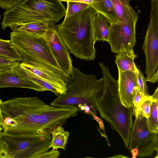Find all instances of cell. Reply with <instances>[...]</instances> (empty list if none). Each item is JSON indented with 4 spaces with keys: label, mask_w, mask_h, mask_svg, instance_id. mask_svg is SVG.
<instances>
[{
    "label": "cell",
    "mask_w": 158,
    "mask_h": 158,
    "mask_svg": "<svg viewBox=\"0 0 158 158\" xmlns=\"http://www.w3.org/2000/svg\"><path fill=\"white\" fill-rule=\"evenodd\" d=\"M19 64L18 61L0 55V73L13 69Z\"/></svg>",
    "instance_id": "cell-25"
},
{
    "label": "cell",
    "mask_w": 158,
    "mask_h": 158,
    "mask_svg": "<svg viewBox=\"0 0 158 158\" xmlns=\"http://www.w3.org/2000/svg\"><path fill=\"white\" fill-rule=\"evenodd\" d=\"M106 18L96 12L94 22V34L95 41H108L110 24Z\"/></svg>",
    "instance_id": "cell-17"
},
{
    "label": "cell",
    "mask_w": 158,
    "mask_h": 158,
    "mask_svg": "<svg viewBox=\"0 0 158 158\" xmlns=\"http://www.w3.org/2000/svg\"><path fill=\"white\" fill-rule=\"evenodd\" d=\"M19 65L55 87L60 94L65 93L67 85L63 77L58 73L49 69L23 62Z\"/></svg>",
    "instance_id": "cell-13"
},
{
    "label": "cell",
    "mask_w": 158,
    "mask_h": 158,
    "mask_svg": "<svg viewBox=\"0 0 158 158\" xmlns=\"http://www.w3.org/2000/svg\"><path fill=\"white\" fill-rule=\"evenodd\" d=\"M60 155V153L57 150L52 149L39 155L37 158H57Z\"/></svg>",
    "instance_id": "cell-29"
},
{
    "label": "cell",
    "mask_w": 158,
    "mask_h": 158,
    "mask_svg": "<svg viewBox=\"0 0 158 158\" xmlns=\"http://www.w3.org/2000/svg\"><path fill=\"white\" fill-rule=\"evenodd\" d=\"M13 70L20 76L28 79L45 89L47 91H50L58 96L60 94L58 90L49 84L33 74L31 72L26 69L19 65L14 68Z\"/></svg>",
    "instance_id": "cell-18"
},
{
    "label": "cell",
    "mask_w": 158,
    "mask_h": 158,
    "mask_svg": "<svg viewBox=\"0 0 158 158\" xmlns=\"http://www.w3.org/2000/svg\"><path fill=\"white\" fill-rule=\"evenodd\" d=\"M104 81L102 94L96 103L101 117L117 131L128 148L132 129L133 106L127 108L122 103L118 91V81L109 72L108 66L99 63Z\"/></svg>",
    "instance_id": "cell-4"
},
{
    "label": "cell",
    "mask_w": 158,
    "mask_h": 158,
    "mask_svg": "<svg viewBox=\"0 0 158 158\" xmlns=\"http://www.w3.org/2000/svg\"><path fill=\"white\" fill-rule=\"evenodd\" d=\"M137 79V87L139 91L143 96H149L146 78L140 70L137 68L135 71Z\"/></svg>",
    "instance_id": "cell-26"
},
{
    "label": "cell",
    "mask_w": 158,
    "mask_h": 158,
    "mask_svg": "<svg viewBox=\"0 0 158 158\" xmlns=\"http://www.w3.org/2000/svg\"><path fill=\"white\" fill-rule=\"evenodd\" d=\"M47 26V22H34L24 24L14 28L12 31H24L44 36Z\"/></svg>",
    "instance_id": "cell-22"
},
{
    "label": "cell",
    "mask_w": 158,
    "mask_h": 158,
    "mask_svg": "<svg viewBox=\"0 0 158 158\" xmlns=\"http://www.w3.org/2000/svg\"><path fill=\"white\" fill-rule=\"evenodd\" d=\"M0 55L19 61H22V57L10 40L0 39Z\"/></svg>",
    "instance_id": "cell-23"
},
{
    "label": "cell",
    "mask_w": 158,
    "mask_h": 158,
    "mask_svg": "<svg viewBox=\"0 0 158 158\" xmlns=\"http://www.w3.org/2000/svg\"><path fill=\"white\" fill-rule=\"evenodd\" d=\"M151 101V96H143L138 106H140L143 115L147 118H148L150 115Z\"/></svg>",
    "instance_id": "cell-27"
},
{
    "label": "cell",
    "mask_w": 158,
    "mask_h": 158,
    "mask_svg": "<svg viewBox=\"0 0 158 158\" xmlns=\"http://www.w3.org/2000/svg\"><path fill=\"white\" fill-rule=\"evenodd\" d=\"M0 158H10L7 149L0 140Z\"/></svg>",
    "instance_id": "cell-32"
},
{
    "label": "cell",
    "mask_w": 158,
    "mask_h": 158,
    "mask_svg": "<svg viewBox=\"0 0 158 158\" xmlns=\"http://www.w3.org/2000/svg\"><path fill=\"white\" fill-rule=\"evenodd\" d=\"M111 0L117 17L118 23H136L138 15L130 5V0Z\"/></svg>",
    "instance_id": "cell-15"
},
{
    "label": "cell",
    "mask_w": 158,
    "mask_h": 158,
    "mask_svg": "<svg viewBox=\"0 0 158 158\" xmlns=\"http://www.w3.org/2000/svg\"><path fill=\"white\" fill-rule=\"evenodd\" d=\"M158 70H157L155 75L148 81L152 83H155L158 81Z\"/></svg>",
    "instance_id": "cell-35"
},
{
    "label": "cell",
    "mask_w": 158,
    "mask_h": 158,
    "mask_svg": "<svg viewBox=\"0 0 158 158\" xmlns=\"http://www.w3.org/2000/svg\"><path fill=\"white\" fill-rule=\"evenodd\" d=\"M2 130H1V129H0V135H1V134L2 132Z\"/></svg>",
    "instance_id": "cell-38"
},
{
    "label": "cell",
    "mask_w": 158,
    "mask_h": 158,
    "mask_svg": "<svg viewBox=\"0 0 158 158\" xmlns=\"http://www.w3.org/2000/svg\"><path fill=\"white\" fill-rule=\"evenodd\" d=\"M91 6L103 15L110 25L118 23L117 17L111 0H92Z\"/></svg>",
    "instance_id": "cell-16"
},
{
    "label": "cell",
    "mask_w": 158,
    "mask_h": 158,
    "mask_svg": "<svg viewBox=\"0 0 158 158\" xmlns=\"http://www.w3.org/2000/svg\"><path fill=\"white\" fill-rule=\"evenodd\" d=\"M104 88L103 77L97 79L93 74L87 75L73 68L64 94L53 100L51 105L76 110L91 115H97L96 103L101 97Z\"/></svg>",
    "instance_id": "cell-3"
},
{
    "label": "cell",
    "mask_w": 158,
    "mask_h": 158,
    "mask_svg": "<svg viewBox=\"0 0 158 158\" xmlns=\"http://www.w3.org/2000/svg\"><path fill=\"white\" fill-rule=\"evenodd\" d=\"M66 10L60 0H26L4 12L2 28L9 27L12 30L30 23H57L65 15Z\"/></svg>",
    "instance_id": "cell-5"
},
{
    "label": "cell",
    "mask_w": 158,
    "mask_h": 158,
    "mask_svg": "<svg viewBox=\"0 0 158 158\" xmlns=\"http://www.w3.org/2000/svg\"><path fill=\"white\" fill-rule=\"evenodd\" d=\"M143 96V95L139 91L138 89H137L135 94L133 101V113L134 115L135 112L137 110L139 103Z\"/></svg>",
    "instance_id": "cell-31"
},
{
    "label": "cell",
    "mask_w": 158,
    "mask_h": 158,
    "mask_svg": "<svg viewBox=\"0 0 158 158\" xmlns=\"http://www.w3.org/2000/svg\"><path fill=\"white\" fill-rule=\"evenodd\" d=\"M61 1L64 2H81L87 4L90 6H91L92 0H60Z\"/></svg>",
    "instance_id": "cell-33"
},
{
    "label": "cell",
    "mask_w": 158,
    "mask_h": 158,
    "mask_svg": "<svg viewBox=\"0 0 158 158\" xmlns=\"http://www.w3.org/2000/svg\"><path fill=\"white\" fill-rule=\"evenodd\" d=\"M151 109L150 116L147 118V123L150 131L152 132H158V87L152 95Z\"/></svg>",
    "instance_id": "cell-20"
},
{
    "label": "cell",
    "mask_w": 158,
    "mask_h": 158,
    "mask_svg": "<svg viewBox=\"0 0 158 158\" xmlns=\"http://www.w3.org/2000/svg\"><path fill=\"white\" fill-rule=\"evenodd\" d=\"M150 21L143 46L147 81L158 70V0H151Z\"/></svg>",
    "instance_id": "cell-9"
},
{
    "label": "cell",
    "mask_w": 158,
    "mask_h": 158,
    "mask_svg": "<svg viewBox=\"0 0 158 158\" xmlns=\"http://www.w3.org/2000/svg\"><path fill=\"white\" fill-rule=\"evenodd\" d=\"M52 138H29L8 135L2 132L0 140L7 149L10 158H37L48 151Z\"/></svg>",
    "instance_id": "cell-7"
},
{
    "label": "cell",
    "mask_w": 158,
    "mask_h": 158,
    "mask_svg": "<svg viewBox=\"0 0 158 158\" xmlns=\"http://www.w3.org/2000/svg\"><path fill=\"white\" fill-rule=\"evenodd\" d=\"M90 114L92 116L94 119L96 120L98 123V124L99 125L100 128L102 131V136L106 139L108 145L109 146H110V145L106 135L104 126L102 120L98 117H97L96 115L93 113L92 112H91Z\"/></svg>",
    "instance_id": "cell-30"
},
{
    "label": "cell",
    "mask_w": 158,
    "mask_h": 158,
    "mask_svg": "<svg viewBox=\"0 0 158 158\" xmlns=\"http://www.w3.org/2000/svg\"><path fill=\"white\" fill-rule=\"evenodd\" d=\"M130 151L132 155V158H136L139 152L138 148H132Z\"/></svg>",
    "instance_id": "cell-36"
},
{
    "label": "cell",
    "mask_w": 158,
    "mask_h": 158,
    "mask_svg": "<svg viewBox=\"0 0 158 158\" xmlns=\"http://www.w3.org/2000/svg\"><path fill=\"white\" fill-rule=\"evenodd\" d=\"M44 36L59 66L67 75L70 76L73 68L71 57L53 22H47Z\"/></svg>",
    "instance_id": "cell-11"
},
{
    "label": "cell",
    "mask_w": 158,
    "mask_h": 158,
    "mask_svg": "<svg viewBox=\"0 0 158 158\" xmlns=\"http://www.w3.org/2000/svg\"><path fill=\"white\" fill-rule=\"evenodd\" d=\"M26 0H0V7L8 10Z\"/></svg>",
    "instance_id": "cell-28"
},
{
    "label": "cell",
    "mask_w": 158,
    "mask_h": 158,
    "mask_svg": "<svg viewBox=\"0 0 158 158\" xmlns=\"http://www.w3.org/2000/svg\"><path fill=\"white\" fill-rule=\"evenodd\" d=\"M96 12L90 6L65 18L61 23L56 25L63 41L77 58L91 61L96 57L94 22Z\"/></svg>",
    "instance_id": "cell-2"
},
{
    "label": "cell",
    "mask_w": 158,
    "mask_h": 158,
    "mask_svg": "<svg viewBox=\"0 0 158 158\" xmlns=\"http://www.w3.org/2000/svg\"><path fill=\"white\" fill-rule=\"evenodd\" d=\"M6 87L31 89L37 92H44L46 89L20 76L13 69L0 73V88Z\"/></svg>",
    "instance_id": "cell-14"
},
{
    "label": "cell",
    "mask_w": 158,
    "mask_h": 158,
    "mask_svg": "<svg viewBox=\"0 0 158 158\" xmlns=\"http://www.w3.org/2000/svg\"><path fill=\"white\" fill-rule=\"evenodd\" d=\"M131 132L128 149L130 150L136 148L139 158L152 156L158 152V133L152 132L147 123V118L143 114L135 116Z\"/></svg>",
    "instance_id": "cell-8"
},
{
    "label": "cell",
    "mask_w": 158,
    "mask_h": 158,
    "mask_svg": "<svg viewBox=\"0 0 158 158\" xmlns=\"http://www.w3.org/2000/svg\"><path fill=\"white\" fill-rule=\"evenodd\" d=\"M110 158H127V157L121 155H116L114 156L110 157Z\"/></svg>",
    "instance_id": "cell-37"
},
{
    "label": "cell",
    "mask_w": 158,
    "mask_h": 158,
    "mask_svg": "<svg viewBox=\"0 0 158 158\" xmlns=\"http://www.w3.org/2000/svg\"><path fill=\"white\" fill-rule=\"evenodd\" d=\"M136 23H129L110 25L107 42L112 52L118 54L125 53L135 59L133 47L136 40L135 26Z\"/></svg>",
    "instance_id": "cell-10"
},
{
    "label": "cell",
    "mask_w": 158,
    "mask_h": 158,
    "mask_svg": "<svg viewBox=\"0 0 158 158\" xmlns=\"http://www.w3.org/2000/svg\"><path fill=\"white\" fill-rule=\"evenodd\" d=\"M10 41L22 58V62L49 69L61 76L68 85L70 76L60 67L44 36L28 32L13 31Z\"/></svg>",
    "instance_id": "cell-6"
},
{
    "label": "cell",
    "mask_w": 158,
    "mask_h": 158,
    "mask_svg": "<svg viewBox=\"0 0 158 158\" xmlns=\"http://www.w3.org/2000/svg\"><path fill=\"white\" fill-rule=\"evenodd\" d=\"M118 86L122 104L127 108L133 106V101L138 89L135 72L118 70Z\"/></svg>",
    "instance_id": "cell-12"
},
{
    "label": "cell",
    "mask_w": 158,
    "mask_h": 158,
    "mask_svg": "<svg viewBox=\"0 0 158 158\" xmlns=\"http://www.w3.org/2000/svg\"><path fill=\"white\" fill-rule=\"evenodd\" d=\"M3 132L30 138L49 137L57 127L77 115L75 109L49 105L37 97H14L2 102Z\"/></svg>",
    "instance_id": "cell-1"
},
{
    "label": "cell",
    "mask_w": 158,
    "mask_h": 158,
    "mask_svg": "<svg viewBox=\"0 0 158 158\" xmlns=\"http://www.w3.org/2000/svg\"><path fill=\"white\" fill-rule=\"evenodd\" d=\"M2 102V100L0 98V129L3 130L4 122L1 110V104Z\"/></svg>",
    "instance_id": "cell-34"
},
{
    "label": "cell",
    "mask_w": 158,
    "mask_h": 158,
    "mask_svg": "<svg viewBox=\"0 0 158 158\" xmlns=\"http://www.w3.org/2000/svg\"><path fill=\"white\" fill-rule=\"evenodd\" d=\"M69 134L62 126H59L51 133L52 138L49 147L55 150L58 148L66 150Z\"/></svg>",
    "instance_id": "cell-19"
},
{
    "label": "cell",
    "mask_w": 158,
    "mask_h": 158,
    "mask_svg": "<svg viewBox=\"0 0 158 158\" xmlns=\"http://www.w3.org/2000/svg\"><path fill=\"white\" fill-rule=\"evenodd\" d=\"M67 2V6L65 18L69 17L90 6L89 5L83 3L71 1Z\"/></svg>",
    "instance_id": "cell-24"
},
{
    "label": "cell",
    "mask_w": 158,
    "mask_h": 158,
    "mask_svg": "<svg viewBox=\"0 0 158 158\" xmlns=\"http://www.w3.org/2000/svg\"><path fill=\"white\" fill-rule=\"evenodd\" d=\"M115 57L114 61L118 70L135 72L137 68L134 62V58L125 53L118 54Z\"/></svg>",
    "instance_id": "cell-21"
}]
</instances>
